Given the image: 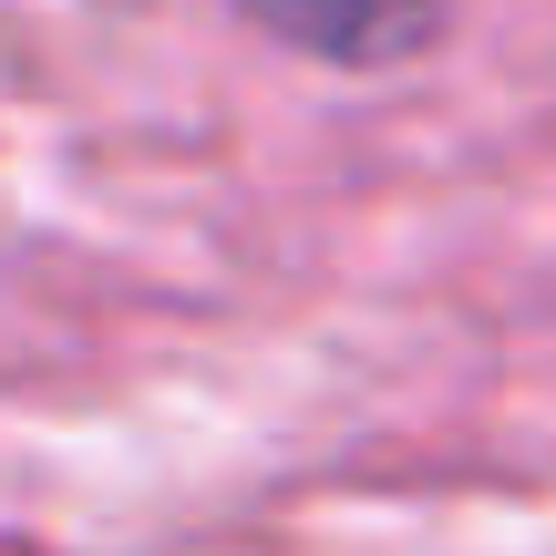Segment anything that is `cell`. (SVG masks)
<instances>
[{
	"mask_svg": "<svg viewBox=\"0 0 556 556\" xmlns=\"http://www.w3.org/2000/svg\"><path fill=\"white\" fill-rule=\"evenodd\" d=\"M268 41L330 62V73H392V62L433 52L454 0H238Z\"/></svg>",
	"mask_w": 556,
	"mask_h": 556,
	"instance_id": "obj_1",
	"label": "cell"
}]
</instances>
